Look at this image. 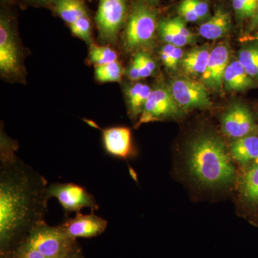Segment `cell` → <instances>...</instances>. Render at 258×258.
I'll return each mask as SVG.
<instances>
[{
    "label": "cell",
    "mask_w": 258,
    "mask_h": 258,
    "mask_svg": "<svg viewBox=\"0 0 258 258\" xmlns=\"http://www.w3.org/2000/svg\"><path fill=\"white\" fill-rule=\"evenodd\" d=\"M18 145L2 131L0 139V255L26 238L48 211L47 180L17 156Z\"/></svg>",
    "instance_id": "obj_1"
},
{
    "label": "cell",
    "mask_w": 258,
    "mask_h": 258,
    "mask_svg": "<svg viewBox=\"0 0 258 258\" xmlns=\"http://www.w3.org/2000/svg\"><path fill=\"white\" fill-rule=\"evenodd\" d=\"M186 166L189 176L200 186L209 189L230 187L237 179L225 144L213 134H202L190 142Z\"/></svg>",
    "instance_id": "obj_2"
},
{
    "label": "cell",
    "mask_w": 258,
    "mask_h": 258,
    "mask_svg": "<svg viewBox=\"0 0 258 258\" xmlns=\"http://www.w3.org/2000/svg\"><path fill=\"white\" fill-rule=\"evenodd\" d=\"M158 28L157 13L143 0L134 3L127 19L123 43L131 52L152 43Z\"/></svg>",
    "instance_id": "obj_3"
},
{
    "label": "cell",
    "mask_w": 258,
    "mask_h": 258,
    "mask_svg": "<svg viewBox=\"0 0 258 258\" xmlns=\"http://www.w3.org/2000/svg\"><path fill=\"white\" fill-rule=\"evenodd\" d=\"M24 242L31 245L47 258H57L78 244L60 225L50 226L45 220L37 223Z\"/></svg>",
    "instance_id": "obj_4"
},
{
    "label": "cell",
    "mask_w": 258,
    "mask_h": 258,
    "mask_svg": "<svg viewBox=\"0 0 258 258\" xmlns=\"http://www.w3.org/2000/svg\"><path fill=\"white\" fill-rule=\"evenodd\" d=\"M47 197L48 200L57 199L66 215L71 212H81L83 208L90 209L92 213L99 210V205L92 194L74 183L54 182L48 184Z\"/></svg>",
    "instance_id": "obj_5"
},
{
    "label": "cell",
    "mask_w": 258,
    "mask_h": 258,
    "mask_svg": "<svg viewBox=\"0 0 258 258\" xmlns=\"http://www.w3.org/2000/svg\"><path fill=\"white\" fill-rule=\"evenodd\" d=\"M126 15L127 0H99L96 22L101 41L115 42Z\"/></svg>",
    "instance_id": "obj_6"
},
{
    "label": "cell",
    "mask_w": 258,
    "mask_h": 258,
    "mask_svg": "<svg viewBox=\"0 0 258 258\" xmlns=\"http://www.w3.org/2000/svg\"><path fill=\"white\" fill-rule=\"evenodd\" d=\"M0 73L8 79H18L23 75L20 50L9 18H0Z\"/></svg>",
    "instance_id": "obj_7"
},
{
    "label": "cell",
    "mask_w": 258,
    "mask_h": 258,
    "mask_svg": "<svg viewBox=\"0 0 258 258\" xmlns=\"http://www.w3.org/2000/svg\"><path fill=\"white\" fill-rule=\"evenodd\" d=\"M182 113V110L178 106L171 94L170 88L159 86L152 90L137 126L143 123L175 118Z\"/></svg>",
    "instance_id": "obj_8"
},
{
    "label": "cell",
    "mask_w": 258,
    "mask_h": 258,
    "mask_svg": "<svg viewBox=\"0 0 258 258\" xmlns=\"http://www.w3.org/2000/svg\"><path fill=\"white\" fill-rule=\"evenodd\" d=\"M169 88L176 103L183 111L205 109L212 106L208 89L202 82L179 78L172 81Z\"/></svg>",
    "instance_id": "obj_9"
},
{
    "label": "cell",
    "mask_w": 258,
    "mask_h": 258,
    "mask_svg": "<svg viewBox=\"0 0 258 258\" xmlns=\"http://www.w3.org/2000/svg\"><path fill=\"white\" fill-rule=\"evenodd\" d=\"M255 128L253 115L245 105H231L222 117V132L231 139L243 138Z\"/></svg>",
    "instance_id": "obj_10"
},
{
    "label": "cell",
    "mask_w": 258,
    "mask_h": 258,
    "mask_svg": "<svg viewBox=\"0 0 258 258\" xmlns=\"http://www.w3.org/2000/svg\"><path fill=\"white\" fill-rule=\"evenodd\" d=\"M60 225L68 235L76 240L77 238H93L101 235L106 230L108 221L92 212L88 215L77 212L73 218L64 219Z\"/></svg>",
    "instance_id": "obj_11"
},
{
    "label": "cell",
    "mask_w": 258,
    "mask_h": 258,
    "mask_svg": "<svg viewBox=\"0 0 258 258\" xmlns=\"http://www.w3.org/2000/svg\"><path fill=\"white\" fill-rule=\"evenodd\" d=\"M230 57V47L227 43L220 44L210 52L206 71L201 76V82L208 89L215 92L222 89Z\"/></svg>",
    "instance_id": "obj_12"
},
{
    "label": "cell",
    "mask_w": 258,
    "mask_h": 258,
    "mask_svg": "<svg viewBox=\"0 0 258 258\" xmlns=\"http://www.w3.org/2000/svg\"><path fill=\"white\" fill-rule=\"evenodd\" d=\"M102 141L107 154L119 159H127L134 154L132 132L127 127H110L102 130Z\"/></svg>",
    "instance_id": "obj_13"
},
{
    "label": "cell",
    "mask_w": 258,
    "mask_h": 258,
    "mask_svg": "<svg viewBox=\"0 0 258 258\" xmlns=\"http://www.w3.org/2000/svg\"><path fill=\"white\" fill-rule=\"evenodd\" d=\"M157 29L161 40L166 44L182 47L195 41V35L179 17L159 20Z\"/></svg>",
    "instance_id": "obj_14"
},
{
    "label": "cell",
    "mask_w": 258,
    "mask_h": 258,
    "mask_svg": "<svg viewBox=\"0 0 258 258\" xmlns=\"http://www.w3.org/2000/svg\"><path fill=\"white\" fill-rule=\"evenodd\" d=\"M231 27L232 20L230 13L223 8H219L208 21L201 25L199 33L207 40H217L227 35Z\"/></svg>",
    "instance_id": "obj_15"
},
{
    "label": "cell",
    "mask_w": 258,
    "mask_h": 258,
    "mask_svg": "<svg viewBox=\"0 0 258 258\" xmlns=\"http://www.w3.org/2000/svg\"><path fill=\"white\" fill-rule=\"evenodd\" d=\"M253 85L252 78L246 73L238 60L230 61L224 76V87L226 91H245Z\"/></svg>",
    "instance_id": "obj_16"
},
{
    "label": "cell",
    "mask_w": 258,
    "mask_h": 258,
    "mask_svg": "<svg viewBox=\"0 0 258 258\" xmlns=\"http://www.w3.org/2000/svg\"><path fill=\"white\" fill-rule=\"evenodd\" d=\"M210 55L208 46L196 47L190 50L181 61L184 72L193 77L203 76L206 71Z\"/></svg>",
    "instance_id": "obj_17"
},
{
    "label": "cell",
    "mask_w": 258,
    "mask_h": 258,
    "mask_svg": "<svg viewBox=\"0 0 258 258\" xmlns=\"http://www.w3.org/2000/svg\"><path fill=\"white\" fill-rule=\"evenodd\" d=\"M230 155L242 164L258 159V137L249 135L237 139L230 146Z\"/></svg>",
    "instance_id": "obj_18"
},
{
    "label": "cell",
    "mask_w": 258,
    "mask_h": 258,
    "mask_svg": "<svg viewBox=\"0 0 258 258\" xmlns=\"http://www.w3.org/2000/svg\"><path fill=\"white\" fill-rule=\"evenodd\" d=\"M152 89L147 84L137 83L125 91L128 113L133 118L140 117Z\"/></svg>",
    "instance_id": "obj_19"
},
{
    "label": "cell",
    "mask_w": 258,
    "mask_h": 258,
    "mask_svg": "<svg viewBox=\"0 0 258 258\" xmlns=\"http://www.w3.org/2000/svg\"><path fill=\"white\" fill-rule=\"evenodd\" d=\"M179 18L187 23H196L208 18L210 8L204 0H181L177 7Z\"/></svg>",
    "instance_id": "obj_20"
},
{
    "label": "cell",
    "mask_w": 258,
    "mask_h": 258,
    "mask_svg": "<svg viewBox=\"0 0 258 258\" xmlns=\"http://www.w3.org/2000/svg\"><path fill=\"white\" fill-rule=\"evenodd\" d=\"M241 197L245 203L258 207V163L247 169L240 182Z\"/></svg>",
    "instance_id": "obj_21"
},
{
    "label": "cell",
    "mask_w": 258,
    "mask_h": 258,
    "mask_svg": "<svg viewBox=\"0 0 258 258\" xmlns=\"http://www.w3.org/2000/svg\"><path fill=\"white\" fill-rule=\"evenodd\" d=\"M54 5L57 14L70 25L88 15L83 0H57Z\"/></svg>",
    "instance_id": "obj_22"
},
{
    "label": "cell",
    "mask_w": 258,
    "mask_h": 258,
    "mask_svg": "<svg viewBox=\"0 0 258 258\" xmlns=\"http://www.w3.org/2000/svg\"><path fill=\"white\" fill-rule=\"evenodd\" d=\"M124 70L118 61L95 67V76L101 83L119 82Z\"/></svg>",
    "instance_id": "obj_23"
},
{
    "label": "cell",
    "mask_w": 258,
    "mask_h": 258,
    "mask_svg": "<svg viewBox=\"0 0 258 258\" xmlns=\"http://www.w3.org/2000/svg\"><path fill=\"white\" fill-rule=\"evenodd\" d=\"M238 61L252 79L258 78V46L244 47L239 53Z\"/></svg>",
    "instance_id": "obj_24"
},
{
    "label": "cell",
    "mask_w": 258,
    "mask_h": 258,
    "mask_svg": "<svg viewBox=\"0 0 258 258\" xmlns=\"http://www.w3.org/2000/svg\"><path fill=\"white\" fill-rule=\"evenodd\" d=\"M88 58L91 63L95 66H103L115 62L118 59V55L113 49L106 46H98L91 45L90 47Z\"/></svg>",
    "instance_id": "obj_25"
},
{
    "label": "cell",
    "mask_w": 258,
    "mask_h": 258,
    "mask_svg": "<svg viewBox=\"0 0 258 258\" xmlns=\"http://www.w3.org/2000/svg\"><path fill=\"white\" fill-rule=\"evenodd\" d=\"M184 57V51L181 47L174 46L171 44H166L160 50V57L163 63L166 68L175 70L180 61Z\"/></svg>",
    "instance_id": "obj_26"
},
{
    "label": "cell",
    "mask_w": 258,
    "mask_h": 258,
    "mask_svg": "<svg viewBox=\"0 0 258 258\" xmlns=\"http://www.w3.org/2000/svg\"><path fill=\"white\" fill-rule=\"evenodd\" d=\"M236 16L240 20L253 18L258 8V0H232Z\"/></svg>",
    "instance_id": "obj_27"
},
{
    "label": "cell",
    "mask_w": 258,
    "mask_h": 258,
    "mask_svg": "<svg viewBox=\"0 0 258 258\" xmlns=\"http://www.w3.org/2000/svg\"><path fill=\"white\" fill-rule=\"evenodd\" d=\"M71 26L72 33L76 36L80 37L84 40L86 43L91 45L92 39H91V23L88 15L79 19Z\"/></svg>",
    "instance_id": "obj_28"
},
{
    "label": "cell",
    "mask_w": 258,
    "mask_h": 258,
    "mask_svg": "<svg viewBox=\"0 0 258 258\" xmlns=\"http://www.w3.org/2000/svg\"><path fill=\"white\" fill-rule=\"evenodd\" d=\"M1 258H47L26 242L18 244L8 254Z\"/></svg>",
    "instance_id": "obj_29"
},
{
    "label": "cell",
    "mask_w": 258,
    "mask_h": 258,
    "mask_svg": "<svg viewBox=\"0 0 258 258\" xmlns=\"http://www.w3.org/2000/svg\"><path fill=\"white\" fill-rule=\"evenodd\" d=\"M138 64L142 79L149 77L154 74L156 70V63L154 60L147 53L139 52L134 57Z\"/></svg>",
    "instance_id": "obj_30"
},
{
    "label": "cell",
    "mask_w": 258,
    "mask_h": 258,
    "mask_svg": "<svg viewBox=\"0 0 258 258\" xmlns=\"http://www.w3.org/2000/svg\"><path fill=\"white\" fill-rule=\"evenodd\" d=\"M125 74L129 79L133 81H139V80L142 79L138 64H137V62H136L134 59L132 61V63L130 64V66L125 70Z\"/></svg>",
    "instance_id": "obj_31"
},
{
    "label": "cell",
    "mask_w": 258,
    "mask_h": 258,
    "mask_svg": "<svg viewBox=\"0 0 258 258\" xmlns=\"http://www.w3.org/2000/svg\"><path fill=\"white\" fill-rule=\"evenodd\" d=\"M57 258H85L82 250L80 247L79 244H77L72 249H70L67 252L62 254Z\"/></svg>",
    "instance_id": "obj_32"
},
{
    "label": "cell",
    "mask_w": 258,
    "mask_h": 258,
    "mask_svg": "<svg viewBox=\"0 0 258 258\" xmlns=\"http://www.w3.org/2000/svg\"><path fill=\"white\" fill-rule=\"evenodd\" d=\"M258 28V8L257 11H256L255 14H254L253 18L252 19L251 21L250 25H249V29L252 30V29Z\"/></svg>",
    "instance_id": "obj_33"
},
{
    "label": "cell",
    "mask_w": 258,
    "mask_h": 258,
    "mask_svg": "<svg viewBox=\"0 0 258 258\" xmlns=\"http://www.w3.org/2000/svg\"><path fill=\"white\" fill-rule=\"evenodd\" d=\"M31 1L34 2V3H36L37 4H42V5H50V4H55V2L57 0H31Z\"/></svg>",
    "instance_id": "obj_34"
},
{
    "label": "cell",
    "mask_w": 258,
    "mask_h": 258,
    "mask_svg": "<svg viewBox=\"0 0 258 258\" xmlns=\"http://www.w3.org/2000/svg\"><path fill=\"white\" fill-rule=\"evenodd\" d=\"M143 1L145 2V3H147V4L152 5L156 4V3H159V1H160V0H143Z\"/></svg>",
    "instance_id": "obj_35"
},
{
    "label": "cell",
    "mask_w": 258,
    "mask_h": 258,
    "mask_svg": "<svg viewBox=\"0 0 258 258\" xmlns=\"http://www.w3.org/2000/svg\"><path fill=\"white\" fill-rule=\"evenodd\" d=\"M5 1H10V0H5Z\"/></svg>",
    "instance_id": "obj_36"
},
{
    "label": "cell",
    "mask_w": 258,
    "mask_h": 258,
    "mask_svg": "<svg viewBox=\"0 0 258 258\" xmlns=\"http://www.w3.org/2000/svg\"><path fill=\"white\" fill-rule=\"evenodd\" d=\"M257 40H258V37H257Z\"/></svg>",
    "instance_id": "obj_37"
}]
</instances>
